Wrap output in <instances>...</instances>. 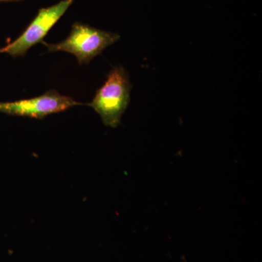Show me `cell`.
Returning <instances> with one entry per match:
<instances>
[{
	"instance_id": "1",
	"label": "cell",
	"mask_w": 262,
	"mask_h": 262,
	"mask_svg": "<svg viewBox=\"0 0 262 262\" xmlns=\"http://www.w3.org/2000/svg\"><path fill=\"white\" fill-rule=\"evenodd\" d=\"M131 89L126 70L122 67H115L88 105L100 115L106 126L117 127L130 102Z\"/></svg>"
},
{
	"instance_id": "2",
	"label": "cell",
	"mask_w": 262,
	"mask_h": 262,
	"mask_svg": "<svg viewBox=\"0 0 262 262\" xmlns=\"http://www.w3.org/2000/svg\"><path fill=\"white\" fill-rule=\"evenodd\" d=\"M117 33L106 32L76 22L72 25L69 37L61 42L48 44L44 42L50 53L63 51L73 54L79 64H88L90 61L101 54L108 46L120 39Z\"/></svg>"
},
{
	"instance_id": "3",
	"label": "cell",
	"mask_w": 262,
	"mask_h": 262,
	"mask_svg": "<svg viewBox=\"0 0 262 262\" xmlns=\"http://www.w3.org/2000/svg\"><path fill=\"white\" fill-rule=\"evenodd\" d=\"M74 0H61L48 8H41L25 31L13 42L0 48V53H8L13 58L24 57L33 46L42 42L55 24L64 15Z\"/></svg>"
},
{
	"instance_id": "4",
	"label": "cell",
	"mask_w": 262,
	"mask_h": 262,
	"mask_svg": "<svg viewBox=\"0 0 262 262\" xmlns=\"http://www.w3.org/2000/svg\"><path fill=\"white\" fill-rule=\"evenodd\" d=\"M82 103L51 90L46 94L29 99L0 103V112L13 116L31 117L42 120L51 114L61 113Z\"/></svg>"
},
{
	"instance_id": "5",
	"label": "cell",
	"mask_w": 262,
	"mask_h": 262,
	"mask_svg": "<svg viewBox=\"0 0 262 262\" xmlns=\"http://www.w3.org/2000/svg\"><path fill=\"white\" fill-rule=\"evenodd\" d=\"M24 1V0H0V2H19Z\"/></svg>"
}]
</instances>
